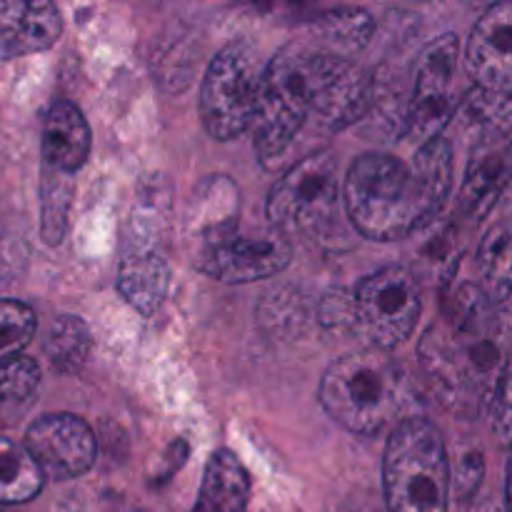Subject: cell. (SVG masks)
Returning a JSON list of instances; mask_svg holds the SVG:
<instances>
[{
    "label": "cell",
    "instance_id": "cell-1",
    "mask_svg": "<svg viewBox=\"0 0 512 512\" xmlns=\"http://www.w3.org/2000/svg\"><path fill=\"white\" fill-rule=\"evenodd\" d=\"M375 75L333 50L290 45L265 65L253 143L265 168L285 158L310 120L340 133L373 110Z\"/></svg>",
    "mask_w": 512,
    "mask_h": 512
},
{
    "label": "cell",
    "instance_id": "cell-2",
    "mask_svg": "<svg viewBox=\"0 0 512 512\" xmlns=\"http://www.w3.org/2000/svg\"><path fill=\"white\" fill-rule=\"evenodd\" d=\"M453 190V148L445 138L415 150L413 160L363 153L343 183V203L360 235L393 243L433 223Z\"/></svg>",
    "mask_w": 512,
    "mask_h": 512
},
{
    "label": "cell",
    "instance_id": "cell-3",
    "mask_svg": "<svg viewBox=\"0 0 512 512\" xmlns=\"http://www.w3.org/2000/svg\"><path fill=\"white\" fill-rule=\"evenodd\" d=\"M420 358L435 393L453 413L490 408L508 373L500 313L475 285H463L445 303V315L420 343Z\"/></svg>",
    "mask_w": 512,
    "mask_h": 512
},
{
    "label": "cell",
    "instance_id": "cell-4",
    "mask_svg": "<svg viewBox=\"0 0 512 512\" xmlns=\"http://www.w3.org/2000/svg\"><path fill=\"white\" fill-rule=\"evenodd\" d=\"M403 375L385 350L363 348L325 370L318 400L325 413L355 435H375L398 415Z\"/></svg>",
    "mask_w": 512,
    "mask_h": 512
},
{
    "label": "cell",
    "instance_id": "cell-5",
    "mask_svg": "<svg viewBox=\"0 0 512 512\" xmlns=\"http://www.w3.org/2000/svg\"><path fill=\"white\" fill-rule=\"evenodd\" d=\"M450 473L443 435L428 418H405L385 445L383 490L388 512H448Z\"/></svg>",
    "mask_w": 512,
    "mask_h": 512
},
{
    "label": "cell",
    "instance_id": "cell-6",
    "mask_svg": "<svg viewBox=\"0 0 512 512\" xmlns=\"http://www.w3.org/2000/svg\"><path fill=\"white\" fill-rule=\"evenodd\" d=\"M343 188L338 180V158L333 150H318L290 165L268 195V223L285 235L323 238L340 220Z\"/></svg>",
    "mask_w": 512,
    "mask_h": 512
},
{
    "label": "cell",
    "instance_id": "cell-7",
    "mask_svg": "<svg viewBox=\"0 0 512 512\" xmlns=\"http://www.w3.org/2000/svg\"><path fill=\"white\" fill-rule=\"evenodd\" d=\"M193 265L220 283H253L283 273L293 245L278 228L243 230L240 218L190 238Z\"/></svg>",
    "mask_w": 512,
    "mask_h": 512
},
{
    "label": "cell",
    "instance_id": "cell-8",
    "mask_svg": "<svg viewBox=\"0 0 512 512\" xmlns=\"http://www.w3.org/2000/svg\"><path fill=\"white\" fill-rule=\"evenodd\" d=\"M263 73L255 50L240 40L210 60L200 88V118L210 138L228 143L253 128Z\"/></svg>",
    "mask_w": 512,
    "mask_h": 512
},
{
    "label": "cell",
    "instance_id": "cell-9",
    "mask_svg": "<svg viewBox=\"0 0 512 512\" xmlns=\"http://www.w3.org/2000/svg\"><path fill=\"white\" fill-rule=\"evenodd\" d=\"M458 35L445 33L430 40L418 55L413 95L403 120V143L423 148L443 138V130L458 115Z\"/></svg>",
    "mask_w": 512,
    "mask_h": 512
},
{
    "label": "cell",
    "instance_id": "cell-10",
    "mask_svg": "<svg viewBox=\"0 0 512 512\" xmlns=\"http://www.w3.org/2000/svg\"><path fill=\"white\" fill-rule=\"evenodd\" d=\"M353 298L358 328L368 335L375 348L385 353L403 345L413 335L423 310L418 278L403 265H388L368 275Z\"/></svg>",
    "mask_w": 512,
    "mask_h": 512
},
{
    "label": "cell",
    "instance_id": "cell-11",
    "mask_svg": "<svg viewBox=\"0 0 512 512\" xmlns=\"http://www.w3.org/2000/svg\"><path fill=\"white\" fill-rule=\"evenodd\" d=\"M23 445L45 478L73 480L88 473L98 458V440L83 418L70 413H50L35 420Z\"/></svg>",
    "mask_w": 512,
    "mask_h": 512
},
{
    "label": "cell",
    "instance_id": "cell-12",
    "mask_svg": "<svg viewBox=\"0 0 512 512\" xmlns=\"http://www.w3.org/2000/svg\"><path fill=\"white\" fill-rule=\"evenodd\" d=\"M465 65L473 85L512 93V0L480 15L465 48Z\"/></svg>",
    "mask_w": 512,
    "mask_h": 512
},
{
    "label": "cell",
    "instance_id": "cell-13",
    "mask_svg": "<svg viewBox=\"0 0 512 512\" xmlns=\"http://www.w3.org/2000/svg\"><path fill=\"white\" fill-rule=\"evenodd\" d=\"M63 35V15L53 3H0V58L13 60L53 48Z\"/></svg>",
    "mask_w": 512,
    "mask_h": 512
},
{
    "label": "cell",
    "instance_id": "cell-14",
    "mask_svg": "<svg viewBox=\"0 0 512 512\" xmlns=\"http://www.w3.org/2000/svg\"><path fill=\"white\" fill-rule=\"evenodd\" d=\"M43 165L60 173H78L90 155V125L83 110L70 100H55L43 115L40 130Z\"/></svg>",
    "mask_w": 512,
    "mask_h": 512
},
{
    "label": "cell",
    "instance_id": "cell-15",
    "mask_svg": "<svg viewBox=\"0 0 512 512\" xmlns=\"http://www.w3.org/2000/svg\"><path fill=\"white\" fill-rule=\"evenodd\" d=\"M170 290L168 260L150 245L133 243L118 265V293L143 315H153Z\"/></svg>",
    "mask_w": 512,
    "mask_h": 512
},
{
    "label": "cell",
    "instance_id": "cell-16",
    "mask_svg": "<svg viewBox=\"0 0 512 512\" xmlns=\"http://www.w3.org/2000/svg\"><path fill=\"white\" fill-rule=\"evenodd\" d=\"M505 188H508V143L478 145L458 195L460 215L480 223L495 205L503 203Z\"/></svg>",
    "mask_w": 512,
    "mask_h": 512
},
{
    "label": "cell",
    "instance_id": "cell-17",
    "mask_svg": "<svg viewBox=\"0 0 512 512\" xmlns=\"http://www.w3.org/2000/svg\"><path fill=\"white\" fill-rule=\"evenodd\" d=\"M250 475L238 455L215 450L205 465L195 512H248Z\"/></svg>",
    "mask_w": 512,
    "mask_h": 512
},
{
    "label": "cell",
    "instance_id": "cell-18",
    "mask_svg": "<svg viewBox=\"0 0 512 512\" xmlns=\"http://www.w3.org/2000/svg\"><path fill=\"white\" fill-rule=\"evenodd\" d=\"M455 118L473 135L475 145L503 143L512 133V93L473 85L460 100Z\"/></svg>",
    "mask_w": 512,
    "mask_h": 512
},
{
    "label": "cell",
    "instance_id": "cell-19",
    "mask_svg": "<svg viewBox=\"0 0 512 512\" xmlns=\"http://www.w3.org/2000/svg\"><path fill=\"white\" fill-rule=\"evenodd\" d=\"M480 290L498 313L512 315V220L493 225L478 248Z\"/></svg>",
    "mask_w": 512,
    "mask_h": 512
},
{
    "label": "cell",
    "instance_id": "cell-20",
    "mask_svg": "<svg viewBox=\"0 0 512 512\" xmlns=\"http://www.w3.org/2000/svg\"><path fill=\"white\" fill-rule=\"evenodd\" d=\"M45 475L15 440L0 438V505H23L43 490Z\"/></svg>",
    "mask_w": 512,
    "mask_h": 512
},
{
    "label": "cell",
    "instance_id": "cell-21",
    "mask_svg": "<svg viewBox=\"0 0 512 512\" xmlns=\"http://www.w3.org/2000/svg\"><path fill=\"white\" fill-rule=\"evenodd\" d=\"M240 218L238 190L230 178H208L198 190L188 208V238L220 228L230 220Z\"/></svg>",
    "mask_w": 512,
    "mask_h": 512
},
{
    "label": "cell",
    "instance_id": "cell-22",
    "mask_svg": "<svg viewBox=\"0 0 512 512\" xmlns=\"http://www.w3.org/2000/svg\"><path fill=\"white\" fill-rule=\"evenodd\" d=\"M43 350L58 373H78L85 368L90 350H93V335H90L88 323L78 315H58L50 323Z\"/></svg>",
    "mask_w": 512,
    "mask_h": 512
},
{
    "label": "cell",
    "instance_id": "cell-23",
    "mask_svg": "<svg viewBox=\"0 0 512 512\" xmlns=\"http://www.w3.org/2000/svg\"><path fill=\"white\" fill-rule=\"evenodd\" d=\"M73 195V175L43 165V180H40V235H43L48 245L63 243Z\"/></svg>",
    "mask_w": 512,
    "mask_h": 512
},
{
    "label": "cell",
    "instance_id": "cell-24",
    "mask_svg": "<svg viewBox=\"0 0 512 512\" xmlns=\"http://www.w3.org/2000/svg\"><path fill=\"white\" fill-rule=\"evenodd\" d=\"M38 320L30 305L20 300H0V365L18 358L33 340Z\"/></svg>",
    "mask_w": 512,
    "mask_h": 512
},
{
    "label": "cell",
    "instance_id": "cell-25",
    "mask_svg": "<svg viewBox=\"0 0 512 512\" xmlns=\"http://www.w3.org/2000/svg\"><path fill=\"white\" fill-rule=\"evenodd\" d=\"M40 385V365L28 355L0 365V403H25Z\"/></svg>",
    "mask_w": 512,
    "mask_h": 512
},
{
    "label": "cell",
    "instance_id": "cell-26",
    "mask_svg": "<svg viewBox=\"0 0 512 512\" xmlns=\"http://www.w3.org/2000/svg\"><path fill=\"white\" fill-rule=\"evenodd\" d=\"M323 25L330 38L345 48H363L373 33V18L358 8L330 10L323 18Z\"/></svg>",
    "mask_w": 512,
    "mask_h": 512
},
{
    "label": "cell",
    "instance_id": "cell-27",
    "mask_svg": "<svg viewBox=\"0 0 512 512\" xmlns=\"http://www.w3.org/2000/svg\"><path fill=\"white\" fill-rule=\"evenodd\" d=\"M318 320L325 330H333V333L358 328V320H355V298L345 293V290H330L320 300Z\"/></svg>",
    "mask_w": 512,
    "mask_h": 512
},
{
    "label": "cell",
    "instance_id": "cell-28",
    "mask_svg": "<svg viewBox=\"0 0 512 512\" xmlns=\"http://www.w3.org/2000/svg\"><path fill=\"white\" fill-rule=\"evenodd\" d=\"M490 408H493L495 433H498L500 443L508 448V453H512V368L505 373Z\"/></svg>",
    "mask_w": 512,
    "mask_h": 512
},
{
    "label": "cell",
    "instance_id": "cell-29",
    "mask_svg": "<svg viewBox=\"0 0 512 512\" xmlns=\"http://www.w3.org/2000/svg\"><path fill=\"white\" fill-rule=\"evenodd\" d=\"M480 480H483V455L480 450H473V453L463 455L455 468L453 483H455V493H458L460 500L473 498L475 490L480 488Z\"/></svg>",
    "mask_w": 512,
    "mask_h": 512
},
{
    "label": "cell",
    "instance_id": "cell-30",
    "mask_svg": "<svg viewBox=\"0 0 512 512\" xmlns=\"http://www.w3.org/2000/svg\"><path fill=\"white\" fill-rule=\"evenodd\" d=\"M470 512H508V508H505L503 503H498L495 498H485L480 500V503H475Z\"/></svg>",
    "mask_w": 512,
    "mask_h": 512
},
{
    "label": "cell",
    "instance_id": "cell-31",
    "mask_svg": "<svg viewBox=\"0 0 512 512\" xmlns=\"http://www.w3.org/2000/svg\"><path fill=\"white\" fill-rule=\"evenodd\" d=\"M503 203L512 210V143H508V188H505Z\"/></svg>",
    "mask_w": 512,
    "mask_h": 512
},
{
    "label": "cell",
    "instance_id": "cell-32",
    "mask_svg": "<svg viewBox=\"0 0 512 512\" xmlns=\"http://www.w3.org/2000/svg\"><path fill=\"white\" fill-rule=\"evenodd\" d=\"M508 512H512V453L508 460Z\"/></svg>",
    "mask_w": 512,
    "mask_h": 512
},
{
    "label": "cell",
    "instance_id": "cell-33",
    "mask_svg": "<svg viewBox=\"0 0 512 512\" xmlns=\"http://www.w3.org/2000/svg\"><path fill=\"white\" fill-rule=\"evenodd\" d=\"M0 512H5V510H0Z\"/></svg>",
    "mask_w": 512,
    "mask_h": 512
}]
</instances>
